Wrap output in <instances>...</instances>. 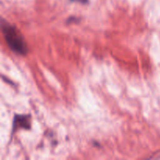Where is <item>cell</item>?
<instances>
[{
  "label": "cell",
  "instance_id": "cell-3",
  "mask_svg": "<svg viewBox=\"0 0 160 160\" xmlns=\"http://www.w3.org/2000/svg\"><path fill=\"white\" fill-rule=\"evenodd\" d=\"M72 2H77L83 3V4H86V3L88 2V0H70Z\"/></svg>",
  "mask_w": 160,
  "mask_h": 160
},
{
  "label": "cell",
  "instance_id": "cell-2",
  "mask_svg": "<svg viewBox=\"0 0 160 160\" xmlns=\"http://www.w3.org/2000/svg\"><path fill=\"white\" fill-rule=\"evenodd\" d=\"M29 130L31 128V119L29 116L17 115L15 116L12 123V133L15 132L17 129Z\"/></svg>",
  "mask_w": 160,
  "mask_h": 160
},
{
  "label": "cell",
  "instance_id": "cell-1",
  "mask_svg": "<svg viewBox=\"0 0 160 160\" xmlns=\"http://www.w3.org/2000/svg\"><path fill=\"white\" fill-rule=\"evenodd\" d=\"M1 28L6 43L11 50L16 54L25 56L28 53V46L25 40L17 28L3 18L1 20Z\"/></svg>",
  "mask_w": 160,
  "mask_h": 160
}]
</instances>
